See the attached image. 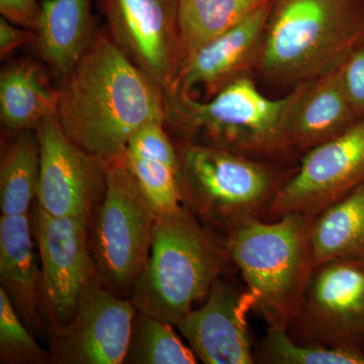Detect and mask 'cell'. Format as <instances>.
<instances>
[{"mask_svg": "<svg viewBox=\"0 0 364 364\" xmlns=\"http://www.w3.org/2000/svg\"><path fill=\"white\" fill-rule=\"evenodd\" d=\"M57 90L62 130L104 160L124 156L143 124L166 121L165 90L124 55L105 28Z\"/></svg>", "mask_w": 364, "mask_h": 364, "instance_id": "6da1fadb", "label": "cell"}, {"mask_svg": "<svg viewBox=\"0 0 364 364\" xmlns=\"http://www.w3.org/2000/svg\"><path fill=\"white\" fill-rule=\"evenodd\" d=\"M304 83L279 98L263 95L252 77L235 81L210 100L165 91V124L181 139L262 161L298 166L301 158L289 144L287 124Z\"/></svg>", "mask_w": 364, "mask_h": 364, "instance_id": "7a4b0ae2", "label": "cell"}, {"mask_svg": "<svg viewBox=\"0 0 364 364\" xmlns=\"http://www.w3.org/2000/svg\"><path fill=\"white\" fill-rule=\"evenodd\" d=\"M364 43V0H273L255 75L294 86L334 70Z\"/></svg>", "mask_w": 364, "mask_h": 364, "instance_id": "3957f363", "label": "cell"}, {"mask_svg": "<svg viewBox=\"0 0 364 364\" xmlns=\"http://www.w3.org/2000/svg\"><path fill=\"white\" fill-rule=\"evenodd\" d=\"M230 264L224 239L183 203L158 215L149 259L132 287V303L138 312L176 326L205 301Z\"/></svg>", "mask_w": 364, "mask_h": 364, "instance_id": "277c9868", "label": "cell"}, {"mask_svg": "<svg viewBox=\"0 0 364 364\" xmlns=\"http://www.w3.org/2000/svg\"><path fill=\"white\" fill-rule=\"evenodd\" d=\"M176 146L184 205L223 239L247 223L270 221L273 203L296 168L186 139Z\"/></svg>", "mask_w": 364, "mask_h": 364, "instance_id": "5b68a950", "label": "cell"}, {"mask_svg": "<svg viewBox=\"0 0 364 364\" xmlns=\"http://www.w3.org/2000/svg\"><path fill=\"white\" fill-rule=\"evenodd\" d=\"M311 215L291 213L273 221L257 220L224 238L232 263L267 327L287 329L312 270Z\"/></svg>", "mask_w": 364, "mask_h": 364, "instance_id": "8992f818", "label": "cell"}, {"mask_svg": "<svg viewBox=\"0 0 364 364\" xmlns=\"http://www.w3.org/2000/svg\"><path fill=\"white\" fill-rule=\"evenodd\" d=\"M107 188L95 221V253L100 277L114 291L133 287L149 259L157 213L126 157L105 160Z\"/></svg>", "mask_w": 364, "mask_h": 364, "instance_id": "52a82bcc", "label": "cell"}, {"mask_svg": "<svg viewBox=\"0 0 364 364\" xmlns=\"http://www.w3.org/2000/svg\"><path fill=\"white\" fill-rule=\"evenodd\" d=\"M287 331L299 343L364 353V260L314 267Z\"/></svg>", "mask_w": 364, "mask_h": 364, "instance_id": "ba28073f", "label": "cell"}, {"mask_svg": "<svg viewBox=\"0 0 364 364\" xmlns=\"http://www.w3.org/2000/svg\"><path fill=\"white\" fill-rule=\"evenodd\" d=\"M364 183V117L306 152L280 189L270 221L298 213L316 217Z\"/></svg>", "mask_w": 364, "mask_h": 364, "instance_id": "9c48e42d", "label": "cell"}, {"mask_svg": "<svg viewBox=\"0 0 364 364\" xmlns=\"http://www.w3.org/2000/svg\"><path fill=\"white\" fill-rule=\"evenodd\" d=\"M87 225L88 218L56 217L38 205L33 210V235L42 263L41 294L53 327L70 322L93 280Z\"/></svg>", "mask_w": 364, "mask_h": 364, "instance_id": "30bf717a", "label": "cell"}, {"mask_svg": "<svg viewBox=\"0 0 364 364\" xmlns=\"http://www.w3.org/2000/svg\"><path fill=\"white\" fill-rule=\"evenodd\" d=\"M114 44L163 90L179 69V0H98Z\"/></svg>", "mask_w": 364, "mask_h": 364, "instance_id": "8fae6325", "label": "cell"}, {"mask_svg": "<svg viewBox=\"0 0 364 364\" xmlns=\"http://www.w3.org/2000/svg\"><path fill=\"white\" fill-rule=\"evenodd\" d=\"M35 130L40 145L38 205L56 217L90 218L91 208L105 196V160L72 142L57 114Z\"/></svg>", "mask_w": 364, "mask_h": 364, "instance_id": "7c38bea8", "label": "cell"}, {"mask_svg": "<svg viewBox=\"0 0 364 364\" xmlns=\"http://www.w3.org/2000/svg\"><path fill=\"white\" fill-rule=\"evenodd\" d=\"M138 312L93 279L68 324L53 327L52 360L62 364L124 363Z\"/></svg>", "mask_w": 364, "mask_h": 364, "instance_id": "4fadbf2b", "label": "cell"}, {"mask_svg": "<svg viewBox=\"0 0 364 364\" xmlns=\"http://www.w3.org/2000/svg\"><path fill=\"white\" fill-rule=\"evenodd\" d=\"M254 299L226 274L215 282L200 308L176 324L196 356L205 364H253L255 353L247 316Z\"/></svg>", "mask_w": 364, "mask_h": 364, "instance_id": "5bb4252c", "label": "cell"}, {"mask_svg": "<svg viewBox=\"0 0 364 364\" xmlns=\"http://www.w3.org/2000/svg\"><path fill=\"white\" fill-rule=\"evenodd\" d=\"M272 1L225 33L203 46L181 67L166 92L202 90L210 100L226 86L255 75Z\"/></svg>", "mask_w": 364, "mask_h": 364, "instance_id": "9a60e30c", "label": "cell"}, {"mask_svg": "<svg viewBox=\"0 0 364 364\" xmlns=\"http://www.w3.org/2000/svg\"><path fill=\"white\" fill-rule=\"evenodd\" d=\"M360 119L345 92L340 67L304 83L289 112L287 134L299 158L348 130Z\"/></svg>", "mask_w": 364, "mask_h": 364, "instance_id": "2e32d148", "label": "cell"}, {"mask_svg": "<svg viewBox=\"0 0 364 364\" xmlns=\"http://www.w3.org/2000/svg\"><path fill=\"white\" fill-rule=\"evenodd\" d=\"M92 0H44L33 46L41 61L60 81L90 49L97 28Z\"/></svg>", "mask_w": 364, "mask_h": 364, "instance_id": "e0dca14e", "label": "cell"}, {"mask_svg": "<svg viewBox=\"0 0 364 364\" xmlns=\"http://www.w3.org/2000/svg\"><path fill=\"white\" fill-rule=\"evenodd\" d=\"M33 229L28 215L0 218V282L33 331H39L38 301L41 273L33 255Z\"/></svg>", "mask_w": 364, "mask_h": 364, "instance_id": "ac0fdd59", "label": "cell"}, {"mask_svg": "<svg viewBox=\"0 0 364 364\" xmlns=\"http://www.w3.org/2000/svg\"><path fill=\"white\" fill-rule=\"evenodd\" d=\"M58 90L50 85L44 69L30 58L9 62L0 73V121L14 136L35 130L57 114Z\"/></svg>", "mask_w": 364, "mask_h": 364, "instance_id": "d6986e66", "label": "cell"}, {"mask_svg": "<svg viewBox=\"0 0 364 364\" xmlns=\"http://www.w3.org/2000/svg\"><path fill=\"white\" fill-rule=\"evenodd\" d=\"M312 267L332 259L364 260V183L313 218Z\"/></svg>", "mask_w": 364, "mask_h": 364, "instance_id": "ffe728a7", "label": "cell"}, {"mask_svg": "<svg viewBox=\"0 0 364 364\" xmlns=\"http://www.w3.org/2000/svg\"><path fill=\"white\" fill-rule=\"evenodd\" d=\"M270 1L272 0H179L178 72L200 48L229 32Z\"/></svg>", "mask_w": 364, "mask_h": 364, "instance_id": "44dd1931", "label": "cell"}, {"mask_svg": "<svg viewBox=\"0 0 364 364\" xmlns=\"http://www.w3.org/2000/svg\"><path fill=\"white\" fill-rule=\"evenodd\" d=\"M40 145L36 130L21 132L4 150L0 161V208L4 215H28L37 196Z\"/></svg>", "mask_w": 364, "mask_h": 364, "instance_id": "7402d4cb", "label": "cell"}, {"mask_svg": "<svg viewBox=\"0 0 364 364\" xmlns=\"http://www.w3.org/2000/svg\"><path fill=\"white\" fill-rule=\"evenodd\" d=\"M193 349L177 336L172 325L136 312L124 363L134 364H195Z\"/></svg>", "mask_w": 364, "mask_h": 364, "instance_id": "603a6c76", "label": "cell"}, {"mask_svg": "<svg viewBox=\"0 0 364 364\" xmlns=\"http://www.w3.org/2000/svg\"><path fill=\"white\" fill-rule=\"evenodd\" d=\"M254 353L256 363L364 364L363 352L299 343L277 327H267Z\"/></svg>", "mask_w": 364, "mask_h": 364, "instance_id": "cb8c5ba5", "label": "cell"}, {"mask_svg": "<svg viewBox=\"0 0 364 364\" xmlns=\"http://www.w3.org/2000/svg\"><path fill=\"white\" fill-rule=\"evenodd\" d=\"M129 168L157 215L173 212L183 205L177 173L167 165L124 153Z\"/></svg>", "mask_w": 364, "mask_h": 364, "instance_id": "d4e9b609", "label": "cell"}, {"mask_svg": "<svg viewBox=\"0 0 364 364\" xmlns=\"http://www.w3.org/2000/svg\"><path fill=\"white\" fill-rule=\"evenodd\" d=\"M0 359L2 363H47L49 354L21 322L16 306L0 287Z\"/></svg>", "mask_w": 364, "mask_h": 364, "instance_id": "484cf974", "label": "cell"}, {"mask_svg": "<svg viewBox=\"0 0 364 364\" xmlns=\"http://www.w3.org/2000/svg\"><path fill=\"white\" fill-rule=\"evenodd\" d=\"M126 153L163 163L178 173V153L167 134L165 122L152 121L143 124L131 136Z\"/></svg>", "mask_w": 364, "mask_h": 364, "instance_id": "4316f807", "label": "cell"}, {"mask_svg": "<svg viewBox=\"0 0 364 364\" xmlns=\"http://www.w3.org/2000/svg\"><path fill=\"white\" fill-rule=\"evenodd\" d=\"M340 74L352 107L364 117V43L340 66Z\"/></svg>", "mask_w": 364, "mask_h": 364, "instance_id": "83f0119b", "label": "cell"}, {"mask_svg": "<svg viewBox=\"0 0 364 364\" xmlns=\"http://www.w3.org/2000/svg\"><path fill=\"white\" fill-rule=\"evenodd\" d=\"M0 14L14 25L36 33L42 16V2L38 0H0Z\"/></svg>", "mask_w": 364, "mask_h": 364, "instance_id": "f1b7e54d", "label": "cell"}, {"mask_svg": "<svg viewBox=\"0 0 364 364\" xmlns=\"http://www.w3.org/2000/svg\"><path fill=\"white\" fill-rule=\"evenodd\" d=\"M35 33L0 18V58L6 59L23 46L33 44Z\"/></svg>", "mask_w": 364, "mask_h": 364, "instance_id": "f546056e", "label": "cell"}]
</instances>
